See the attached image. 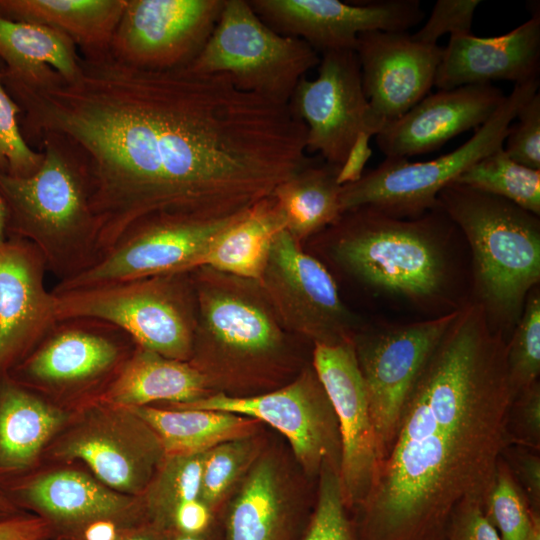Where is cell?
Masks as SVG:
<instances>
[{
    "label": "cell",
    "mask_w": 540,
    "mask_h": 540,
    "mask_svg": "<svg viewBox=\"0 0 540 540\" xmlns=\"http://www.w3.org/2000/svg\"><path fill=\"white\" fill-rule=\"evenodd\" d=\"M539 73L540 13L535 8L529 20L500 36L451 35L434 86L448 90L498 80L521 84L539 79Z\"/></svg>",
    "instance_id": "obj_24"
},
{
    "label": "cell",
    "mask_w": 540,
    "mask_h": 540,
    "mask_svg": "<svg viewBox=\"0 0 540 540\" xmlns=\"http://www.w3.org/2000/svg\"><path fill=\"white\" fill-rule=\"evenodd\" d=\"M39 169L28 177L0 173V194L8 214V237L30 242L47 272L68 281L101 257L97 223L85 171L69 145L44 134Z\"/></svg>",
    "instance_id": "obj_5"
},
{
    "label": "cell",
    "mask_w": 540,
    "mask_h": 540,
    "mask_svg": "<svg viewBox=\"0 0 540 540\" xmlns=\"http://www.w3.org/2000/svg\"><path fill=\"white\" fill-rule=\"evenodd\" d=\"M21 511L5 494V492L0 489V519L8 518L19 514Z\"/></svg>",
    "instance_id": "obj_49"
},
{
    "label": "cell",
    "mask_w": 540,
    "mask_h": 540,
    "mask_svg": "<svg viewBox=\"0 0 540 540\" xmlns=\"http://www.w3.org/2000/svg\"><path fill=\"white\" fill-rule=\"evenodd\" d=\"M2 76L24 82H40L55 70L71 79L78 70L80 55L64 33L40 24L16 22L0 17Z\"/></svg>",
    "instance_id": "obj_28"
},
{
    "label": "cell",
    "mask_w": 540,
    "mask_h": 540,
    "mask_svg": "<svg viewBox=\"0 0 540 540\" xmlns=\"http://www.w3.org/2000/svg\"><path fill=\"white\" fill-rule=\"evenodd\" d=\"M284 229L276 200L272 195L265 197L216 239L201 266L259 281L272 244Z\"/></svg>",
    "instance_id": "obj_30"
},
{
    "label": "cell",
    "mask_w": 540,
    "mask_h": 540,
    "mask_svg": "<svg viewBox=\"0 0 540 540\" xmlns=\"http://www.w3.org/2000/svg\"><path fill=\"white\" fill-rule=\"evenodd\" d=\"M506 363L510 386L516 394L538 381L540 374V292L533 288L521 316L506 345Z\"/></svg>",
    "instance_id": "obj_35"
},
{
    "label": "cell",
    "mask_w": 540,
    "mask_h": 540,
    "mask_svg": "<svg viewBox=\"0 0 540 540\" xmlns=\"http://www.w3.org/2000/svg\"><path fill=\"white\" fill-rule=\"evenodd\" d=\"M292 520L270 459L254 464L225 519V540H291Z\"/></svg>",
    "instance_id": "obj_29"
},
{
    "label": "cell",
    "mask_w": 540,
    "mask_h": 540,
    "mask_svg": "<svg viewBox=\"0 0 540 540\" xmlns=\"http://www.w3.org/2000/svg\"><path fill=\"white\" fill-rule=\"evenodd\" d=\"M126 0H0V17L52 27L83 55L110 51Z\"/></svg>",
    "instance_id": "obj_27"
},
{
    "label": "cell",
    "mask_w": 540,
    "mask_h": 540,
    "mask_svg": "<svg viewBox=\"0 0 540 540\" xmlns=\"http://www.w3.org/2000/svg\"><path fill=\"white\" fill-rule=\"evenodd\" d=\"M484 512L500 540H524L530 526V507L503 456Z\"/></svg>",
    "instance_id": "obj_38"
},
{
    "label": "cell",
    "mask_w": 540,
    "mask_h": 540,
    "mask_svg": "<svg viewBox=\"0 0 540 540\" xmlns=\"http://www.w3.org/2000/svg\"><path fill=\"white\" fill-rule=\"evenodd\" d=\"M255 13L279 34L297 37L318 54L356 50L360 34L407 32L425 13L417 0L350 4L338 0H249Z\"/></svg>",
    "instance_id": "obj_18"
},
{
    "label": "cell",
    "mask_w": 540,
    "mask_h": 540,
    "mask_svg": "<svg viewBox=\"0 0 540 540\" xmlns=\"http://www.w3.org/2000/svg\"><path fill=\"white\" fill-rule=\"evenodd\" d=\"M121 328L94 318L58 319L49 332L8 373L43 395L98 398L137 347Z\"/></svg>",
    "instance_id": "obj_11"
},
{
    "label": "cell",
    "mask_w": 540,
    "mask_h": 540,
    "mask_svg": "<svg viewBox=\"0 0 540 540\" xmlns=\"http://www.w3.org/2000/svg\"><path fill=\"white\" fill-rule=\"evenodd\" d=\"M505 94L492 84L466 85L425 96L375 137L386 158L436 151L453 137L483 125Z\"/></svg>",
    "instance_id": "obj_23"
},
{
    "label": "cell",
    "mask_w": 540,
    "mask_h": 540,
    "mask_svg": "<svg viewBox=\"0 0 540 540\" xmlns=\"http://www.w3.org/2000/svg\"><path fill=\"white\" fill-rule=\"evenodd\" d=\"M69 419V412L8 372L0 374V489L24 478Z\"/></svg>",
    "instance_id": "obj_25"
},
{
    "label": "cell",
    "mask_w": 540,
    "mask_h": 540,
    "mask_svg": "<svg viewBox=\"0 0 540 540\" xmlns=\"http://www.w3.org/2000/svg\"><path fill=\"white\" fill-rule=\"evenodd\" d=\"M505 335L481 305L457 310L421 368L393 445L354 510L358 540H444L462 503L484 509L510 445Z\"/></svg>",
    "instance_id": "obj_2"
},
{
    "label": "cell",
    "mask_w": 540,
    "mask_h": 540,
    "mask_svg": "<svg viewBox=\"0 0 540 540\" xmlns=\"http://www.w3.org/2000/svg\"><path fill=\"white\" fill-rule=\"evenodd\" d=\"M250 437L220 443L205 452L200 500L214 512L254 456Z\"/></svg>",
    "instance_id": "obj_36"
},
{
    "label": "cell",
    "mask_w": 540,
    "mask_h": 540,
    "mask_svg": "<svg viewBox=\"0 0 540 540\" xmlns=\"http://www.w3.org/2000/svg\"><path fill=\"white\" fill-rule=\"evenodd\" d=\"M454 224L439 209L401 219L358 208L323 232L333 263L375 294L415 306L452 305L446 243Z\"/></svg>",
    "instance_id": "obj_3"
},
{
    "label": "cell",
    "mask_w": 540,
    "mask_h": 540,
    "mask_svg": "<svg viewBox=\"0 0 540 540\" xmlns=\"http://www.w3.org/2000/svg\"><path fill=\"white\" fill-rule=\"evenodd\" d=\"M213 512L200 500L185 503L176 511L171 530L189 534L206 533L212 520Z\"/></svg>",
    "instance_id": "obj_46"
},
{
    "label": "cell",
    "mask_w": 540,
    "mask_h": 540,
    "mask_svg": "<svg viewBox=\"0 0 540 540\" xmlns=\"http://www.w3.org/2000/svg\"><path fill=\"white\" fill-rule=\"evenodd\" d=\"M517 123L509 127L503 150L517 163L540 170V93L517 111Z\"/></svg>",
    "instance_id": "obj_40"
},
{
    "label": "cell",
    "mask_w": 540,
    "mask_h": 540,
    "mask_svg": "<svg viewBox=\"0 0 540 540\" xmlns=\"http://www.w3.org/2000/svg\"><path fill=\"white\" fill-rule=\"evenodd\" d=\"M46 273L27 240L9 236L0 245V374L25 359L58 320Z\"/></svg>",
    "instance_id": "obj_22"
},
{
    "label": "cell",
    "mask_w": 540,
    "mask_h": 540,
    "mask_svg": "<svg viewBox=\"0 0 540 540\" xmlns=\"http://www.w3.org/2000/svg\"><path fill=\"white\" fill-rule=\"evenodd\" d=\"M444 540H500L484 508L477 503H462L451 516Z\"/></svg>",
    "instance_id": "obj_44"
},
{
    "label": "cell",
    "mask_w": 540,
    "mask_h": 540,
    "mask_svg": "<svg viewBox=\"0 0 540 540\" xmlns=\"http://www.w3.org/2000/svg\"><path fill=\"white\" fill-rule=\"evenodd\" d=\"M316 505L301 540H358L341 489L339 468L323 464Z\"/></svg>",
    "instance_id": "obj_37"
},
{
    "label": "cell",
    "mask_w": 540,
    "mask_h": 540,
    "mask_svg": "<svg viewBox=\"0 0 540 540\" xmlns=\"http://www.w3.org/2000/svg\"><path fill=\"white\" fill-rule=\"evenodd\" d=\"M7 208L5 202L0 194V245L8 239L7 233Z\"/></svg>",
    "instance_id": "obj_51"
},
{
    "label": "cell",
    "mask_w": 540,
    "mask_h": 540,
    "mask_svg": "<svg viewBox=\"0 0 540 540\" xmlns=\"http://www.w3.org/2000/svg\"><path fill=\"white\" fill-rule=\"evenodd\" d=\"M457 310L417 322L359 328L355 333L353 344L366 389L379 465L393 445L421 368Z\"/></svg>",
    "instance_id": "obj_12"
},
{
    "label": "cell",
    "mask_w": 540,
    "mask_h": 540,
    "mask_svg": "<svg viewBox=\"0 0 540 540\" xmlns=\"http://www.w3.org/2000/svg\"><path fill=\"white\" fill-rule=\"evenodd\" d=\"M524 540H540V511L530 509V526Z\"/></svg>",
    "instance_id": "obj_50"
},
{
    "label": "cell",
    "mask_w": 540,
    "mask_h": 540,
    "mask_svg": "<svg viewBox=\"0 0 540 540\" xmlns=\"http://www.w3.org/2000/svg\"><path fill=\"white\" fill-rule=\"evenodd\" d=\"M510 445L534 451L540 447V384L532 383L513 398L507 418Z\"/></svg>",
    "instance_id": "obj_41"
},
{
    "label": "cell",
    "mask_w": 540,
    "mask_h": 540,
    "mask_svg": "<svg viewBox=\"0 0 540 540\" xmlns=\"http://www.w3.org/2000/svg\"><path fill=\"white\" fill-rule=\"evenodd\" d=\"M205 452L165 456L139 496L146 522L168 532L178 508L200 499Z\"/></svg>",
    "instance_id": "obj_33"
},
{
    "label": "cell",
    "mask_w": 540,
    "mask_h": 540,
    "mask_svg": "<svg viewBox=\"0 0 540 540\" xmlns=\"http://www.w3.org/2000/svg\"><path fill=\"white\" fill-rule=\"evenodd\" d=\"M539 79L515 84L494 114L455 150L423 162L385 158L376 168L341 186L342 214L368 208L387 216L414 219L438 207V195L477 161L503 147L519 108L538 92Z\"/></svg>",
    "instance_id": "obj_8"
},
{
    "label": "cell",
    "mask_w": 540,
    "mask_h": 540,
    "mask_svg": "<svg viewBox=\"0 0 540 540\" xmlns=\"http://www.w3.org/2000/svg\"><path fill=\"white\" fill-rule=\"evenodd\" d=\"M170 409L214 410L264 421L280 431L310 475L319 474L325 463L340 468L341 439L336 414L313 366L288 384L253 396L211 393Z\"/></svg>",
    "instance_id": "obj_14"
},
{
    "label": "cell",
    "mask_w": 540,
    "mask_h": 540,
    "mask_svg": "<svg viewBox=\"0 0 540 540\" xmlns=\"http://www.w3.org/2000/svg\"><path fill=\"white\" fill-rule=\"evenodd\" d=\"M340 168L317 161L280 183L272 192L285 230L299 243L321 233L342 215Z\"/></svg>",
    "instance_id": "obj_31"
},
{
    "label": "cell",
    "mask_w": 540,
    "mask_h": 540,
    "mask_svg": "<svg viewBox=\"0 0 540 540\" xmlns=\"http://www.w3.org/2000/svg\"><path fill=\"white\" fill-rule=\"evenodd\" d=\"M167 540H209L206 533L203 534H189L177 530H170L166 532Z\"/></svg>",
    "instance_id": "obj_52"
},
{
    "label": "cell",
    "mask_w": 540,
    "mask_h": 540,
    "mask_svg": "<svg viewBox=\"0 0 540 540\" xmlns=\"http://www.w3.org/2000/svg\"><path fill=\"white\" fill-rule=\"evenodd\" d=\"M533 451L523 446L508 445L502 455H505L514 479L520 483L530 509L540 511V457Z\"/></svg>",
    "instance_id": "obj_43"
},
{
    "label": "cell",
    "mask_w": 540,
    "mask_h": 540,
    "mask_svg": "<svg viewBox=\"0 0 540 540\" xmlns=\"http://www.w3.org/2000/svg\"><path fill=\"white\" fill-rule=\"evenodd\" d=\"M3 491L20 510L36 512L61 540H82L88 529L103 522L124 528L146 522L139 497L120 493L76 470L23 478Z\"/></svg>",
    "instance_id": "obj_21"
},
{
    "label": "cell",
    "mask_w": 540,
    "mask_h": 540,
    "mask_svg": "<svg viewBox=\"0 0 540 540\" xmlns=\"http://www.w3.org/2000/svg\"><path fill=\"white\" fill-rule=\"evenodd\" d=\"M54 294L58 319L102 320L124 330L140 347L171 359L189 361L191 358L197 321V298L191 271Z\"/></svg>",
    "instance_id": "obj_7"
},
{
    "label": "cell",
    "mask_w": 540,
    "mask_h": 540,
    "mask_svg": "<svg viewBox=\"0 0 540 540\" xmlns=\"http://www.w3.org/2000/svg\"><path fill=\"white\" fill-rule=\"evenodd\" d=\"M1 80L26 141L54 134L80 161L101 257L146 217L234 214L315 161L288 105L223 74L141 68L109 51L80 55L71 79Z\"/></svg>",
    "instance_id": "obj_1"
},
{
    "label": "cell",
    "mask_w": 540,
    "mask_h": 540,
    "mask_svg": "<svg viewBox=\"0 0 540 540\" xmlns=\"http://www.w3.org/2000/svg\"><path fill=\"white\" fill-rule=\"evenodd\" d=\"M312 366L337 417L341 489L347 509L355 510L371 488L379 457L353 340L336 345L315 344Z\"/></svg>",
    "instance_id": "obj_20"
},
{
    "label": "cell",
    "mask_w": 540,
    "mask_h": 540,
    "mask_svg": "<svg viewBox=\"0 0 540 540\" xmlns=\"http://www.w3.org/2000/svg\"><path fill=\"white\" fill-rule=\"evenodd\" d=\"M479 0H438L424 26L414 34L416 41L436 45L438 39L471 32L473 16L480 5Z\"/></svg>",
    "instance_id": "obj_42"
},
{
    "label": "cell",
    "mask_w": 540,
    "mask_h": 540,
    "mask_svg": "<svg viewBox=\"0 0 540 540\" xmlns=\"http://www.w3.org/2000/svg\"><path fill=\"white\" fill-rule=\"evenodd\" d=\"M319 62L309 44L270 28L248 1L224 0L211 35L188 67L223 74L240 90L287 105L299 80Z\"/></svg>",
    "instance_id": "obj_9"
},
{
    "label": "cell",
    "mask_w": 540,
    "mask_h": 540,
    "mask_svg": "<svg viewBox=\"0 0 540 540\" xmlns=\"http://www.w3.org/2000/svg\"><path fill=\"white\" fill-rule=\"evenodd\" d=\"M259 283L283 326L313 345L353 340L359 329L331 273L285 229L272 244Z\"/></svg>",
    "instance_id": "obj_13"
},
{
    "label": "cell",
    "mask_w": 540,
    "mask_h": 540,
    "mask_svg": "<svg viewBox=\"0 0 540 540\" xmlns=\"http://www.w3.org/2000/svg\"><path fill=\"white\" fill-rule=\"evenodd\" d=\"M130 409L156 432L166 456L202 453L220 443L250 437L258 423L251 417L214 410Z\"/></svg>",
    "instance_id": "obj_32"
},
{
    "label": "cell",
    "mask_w": 540,
    "mask_h": 540,
    "mask_svg": "<svg viewBox=\"0 0 540 540\" xmlns=\"http://www.w3.org/2000/svg\"><path fill=\"white\" fill-rule=\"evenodd\" d=\"M210 390L205 375L189 361L167 358L138 345L96 399L138 408L155 401L189 403L211 394Z\"/></svg>",
    "instance_id": "obj_26"
},
{
    "label": "cell",
    "mask_w": 540,
    "mask_h": 540,
    "mask_svg": "<svg viewBox=\"0 0 540 540\" xmlns=\"http://www.w3.org/2000/svg\"><path fill=\"white\" fill-rule=\"evenodd\" d=\"M53 454L83 461L100 482L135 497L166 456L156 432L132 409L98 399L55 443Z\"/></svg>",
    "instance_id": "obj_15"
},
{
    "label": "cell",
    "mask_w": 540,
    "mask_h": 540,
    "mask_svg": "<svg viewBox=\"0 0 540 540\" xmlns=\"http://www.w3.org/2000/svg\"><path fill=\"white\" fill-rule=\"evenodd\" d=\"M287 105L306 127V150L341 168L360 135L367 134L368 103L356 51L321 54L317 77H302Z\"/></svg>",
    "instance_id": "obj_16"
},
{
    "label": "cell",
    "mask_w": 540,
    "mask_h": 540,
    "mask_svg": "<svg viewBox=\"0 0 540 540\" xmlns=\"http://www.w3.org/2000/svg\"><path fill=\"white\" fill-rule=\"evenodd\" d=\"M453 183L504 198L540 215V170L517 163L503 147L474 163Z\"/></svg>",
    "instance_id": "obj_34"
},
{
    "label": "cell",
    "mask_w": 540,
    "mask_h": 540,
    "mask_svg": "<svg viewBox=\"0 0 540 540\" xmlns=\"http://www.w3.org/2000/svg\"><path fill=\"white\" fill-rule=\"evenodd\" d=\"M116 540H167L166 532L148 522L126 528Z\"/></svg>",
    "instance_id": "obj_48"
},
{
    "label": "cell",
    "mask_w": 540,
    "mask_h": 540,
    "mask_svg": "<svg viewBox=\"0 0 540 540\" xmlns=\"http://www.w3.org/2000/svg\"><path fill=\"white\" fill-rule=\"evenodd\" d=\"M437 203L471 249L474 302L482 306L490 326L505 335L539 285V216L456 183L441 190Z\"/></svg>",
    "instance_id": "obj_6"
},
{
    "label": "cell",
    "mask_w": 540,
    "mask_h": 540,
    "mask_svg": "<svg viewBox=\"0 0 540 540\" xmlns=\"http://www.w3.org/2000/svg\"><path fill=\"white\" fill-rule=\"evenodd\" d=\"M224 0H126L110 53L147 69L188 66L211 35Z\"/></svg>",
    "instance_id": "obj_17"
},
{
    "label": "cell",
    "mask_w": 540,
    "mask_h": 540,
    "mask_svg": "<svg viewBox=\"0 0 540 540\" xmlns=\"http://www.w3.org/2000/svg\"><path fill=\"white\" fill-rule=\"evenodd\" d=\"M247 209L221 216L159 213L146 217L128 229L93 266L57 283L52 292L192 271L202 265L216 239Z\"/></svg>",
    "instance_id": "obj_10"
},
{
    "label": "cell",
    "mask_w": 540,
    "mask_h": 540,
    "mask_svg": "<svg viewBox=\"0 0 540 540\" xmlns=\"http://www.w3.org/2000/svg\"><path fill=\"white\" fill-rule=\"evenodd\" d=\"M355 51L368 103L366 133L376 136L428 95L442 48L407 32L370 31L359 35Z\"/></svg>",
    "instance_id": "obj_19"
},
{
    "label": "cell",
    "mask_w": 540,
    "mask_h": 540,
    "mask_svg": "<svg viewBox=\"0 0 540 540\" xmlns=\"http://www.w3.org/2000/svg\"><path fill=\"white\" fill-rule=\"evenodd\" d=\"M50 536L48 523L37 515L21 512L0 519V540H47Z\"/></svg>",
    "instance_id": "obj_45"
},
{
    "label": "cell",
    "mask_w": 540,
    "mask_h": 540,
    "mask_svg": "<svg viewBox=\"0 0 540 540\" xmlns=\"http://www.w3.org/2000/svg\"><path fill=\"white\" fill-rule=\"evenodd\" d=\"M197 321L189 362L210 388L273 380L286 371L290 333L259 281L207 266L191 271Z\"/></svg>",
    "instance_id": "obj_4"
},
{
    "label": "cell",
    "mask_w": 540,
    "mask_h": 540,
    "mask_svg": "<svg viewBox=\"0 0 540 540\" xmlns=\"http://www.w3.org/2000/svg\"><path fill=\"white\" fill-rule=\"evenodd\" d=\"M369 138V135L361 134L356 141L339 170L337 181L340 185L352 183L363 174L364 165L371 154L368 146Z\"/></svg>",
    "instance_id": "obj_47"
},
{
    "label": "cell",
    "mask_w": 540,
    "mask_h": 540,
    "mask_svg": "<svg viewBox=\"0 0 540 540\" xmlns=\"http://www.w3.org/2000/svg\"><path fill=\"white\" fill-rule=\"evenodd\" d=\"M21 109L4 88L0 73V173L28 177L42 164V151L33 150L24 138L18 114Z\"/></svg>",
    "instance_id": "obj_39"
}]
</instances>
